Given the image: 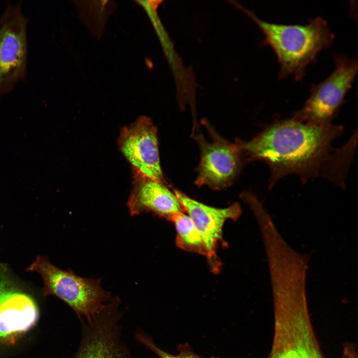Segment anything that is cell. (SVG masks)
<instances>
[{"mask_svg": "<svg viewBox=\"0 0 358 358\" xmlns=\"http://www.w3.org/2000/svg\"><path fill=\"white\" fill-rule=\"evenodd\" d=\"M39 274L45 296L53 295L66 303L79 320H89L113 297L103 289L101 279L86 278L64 270L39 256L27 268Z\"/></svg>", "mask_w": 358, "mask_h": 358, "instance_id": "cell-3", "label": "cell"}, {"mask_svg": "<svg viewBox=\"0 0 358 358\" xmlns=\"http://www.w3.org/2000/svg\"><path fill=\"white\" fill-rule=\"evenodd\" d=\"M281 278V279H282V278H283V277H282V278ZM298 279H301V280H302V279H300V278H298ZM279 279H277V280H275V281H273V282H274V281H277V280H279ZM302 280H303V279ZM303 281H304V280H303Z\"/></svg>", "mask_w": 358, "mask_h": 358, "instance_id": "cell-16", "label": "cell"}, {"mask_svg": "<svg viewBox=\"0 0 358 358\" xmlns=\"http://www.w3.org/2000/svg\"><path fill=\"white\" fill-rule=\"evenodd\" d=\"M177 232V244L181 249L207 256V251L202 237L189 216L180 212L171 219Z\"/></svg>", "mask_w": 358, "mask_h": 358, "instance_id": "cell-13", "label": "cell"}, {"mask_svg": "<svg viewBox=\"0 0 358 358\" xmlns=\"http://www.w3.org/2000/svg\"><path fill=\"white\" fill-rule=\"evenodd\" d=\"M343 131L341 125H308L291 118L275 121L249 141L236 143L247 160L268 166L270 188L289 175L298 176L303 183L321 177L344 187L357 136L334 148L333 142Z\"/></svg>", "mask_w": 358, "mask_h": 358, "instance_id": "cell-1", "label": "cell"}, {"mask_svg": "<svg viewBox=\"0 0 358 358\" xmlns=\"http://www.w3.org/2000/svg\"><path fill=\"white\" fill-rule=\"evenodd\" d=\"M133 183L127 201L130 215L151 212L158 217L171 220L183 209L175 193L164 181L152 179L133 172Z\"/></svg>", "mask_w": 358, "mask_h": 358, "instance_id": "cell-10", "label": "cell"}, {"mask_svg": "<svg viewBox=\"0 0 358 358\" xmlns=\"http://www.w3.org/2000/svg\"><path fill=\"white\" fill-rule=\"evenodd\" d=\"M39 318L34 298L0 263V346L15 344L35 326Z\"/></svg>", "mask_w": 358, "mask_h": 358, "instance_id": "cell-6", "label": "cell"}, {"mask_svg": "<svg viewBox=\"0 0 358 358\" xmlns=\"http://www.w3.org/2000/svg\"><path fill=\"white\" fill-rule=\"evenodd\" d=\"M207 127L209 140L201 134L196 138L201 159L195 182L198 185L221 189L230 185L238 175L243 154L237 143H230Z\"/></svg>", "mask_w": 358, "mask_h": 358, "instance_id": "cell-8", "label": "cell"}, {"mask_svg": "<svg viewBox=\"0 0 358 358\" xmlns=\"http://www.w3.org/2000/svg\"><path fill=\"white\" fill-rule=\"evenodd\" d=\"M28 20L22 11L21 2H8L0 17V96L25 78Z\"/></svg>", "mask_w": 358, "mask_h": 358, "instance_id": "cell-7", "label": "cell"}, {"mask_svg": "<svg viewBox=\"0 0 358 358\" xmlns=\"http://www.w3.org/2000/svg\"><path fill=\"white\" fill-rule=\"evenodd\" d=\"M183 211L189 216L204 242L207 257L211 261L215 260L216 248L222 239L223 228L228 219H237L241 213L238 203L223 208H216L203 204L175 190Z\"/></svg>", "mask_w": 358, "mask_h": 358, "instance_id": "cell-11", "label": "cell"}, {"mask_svg": "<svg viewBox=\"0 0 358 358\" xmlns=\"http://www.w3.org/2000/svg\"><path fill=\"white\" fill-rule=\"evenodd\" d=\"M230 2L249 17L264 34L263 44L269 46L277 58L280 79L293 76L295 80H302L308 65L333 42L334 34L321 17L311 19L305 24L272 23L262 20L236 1Z\"/></svg>", "mask_w": 358, "mask_h": 358, "instance_id": "cell-2", "label": "cell"}, {"mask_svg": "<svg viewBox=\"0 0 358 358\" xmlns=\"http://www.w3.org/2000/svg\"><path fill=\"white\" fill-rule=\"evenodd\" d=\"M153 24L174 76L179 102L182 106L186 103L193 105L196 87L194 74L190 68L184 66L160 20Z\"/></svg>", "mask_w": 358, "mask_h": 358, "instance_id": "cell-12", "label": "cell"}, {"mask_svg": "<svg viewBox=\"0 0 358 358\" xmlns=\"http://www.w3.org/2000/svg\"><path fill=\"white\" fill-rule=\"evenodd\" d=\"M118 144L133 172L164 181L157 130L151 119L142 116L124 127L120 131Z\"/></svg>", "mask_w": 358, "mask_h": 358, "instance_id": "cell-9", "label": "cell"}, {"mask_svg": "<svg viewBox=\"0 0 358 358\" xmlns=\"http://www.w3.org/2000/svg\"><path fill=\"white\" fill-rule=\"evenodd\" d=\"M285 277H286V275H285ZM281 278H282V277H283V276H280V278H281ZM299 278H300V279H303V280H304V278H302V277H299ZM280 279V278H276V279H275L273 280V281H275V280H277V279Z\"/></svg>", "mask_w": 358, "mask_h": 358, "instance_id": "cell-15", "label": "cell"}, {"mask_svg": "<svg viewBox=\"0 0 358 358\" xmlns=\"http://www.w3.org/2000/svg\"><path fill=\"white\" fill-rule=\"evenodd\" d=\"M121 303L113 297L89 320H80V342L72 358H133L122 335Z\"/></svg>", "mask_w": 358, "mask_h": 358, "instance_id": "cell-5", "label": "cell"}, {"mask_svg": "<svg viewBox=\"0 0 358 358\" xmlns=\"http://www.w3.org/2000/svg\"><path fill=\"white\" fill-rule=\"evenodd\" d=\"M335 69L325 80L313 85L303 107L292 118L301 123L327 126L337 115L358 73V61L345 55L335 56Z\"/></svg>", "mask_w": 358, "mask_h": 358, "instance_id": "cell-4", "label": "cell"}, {"mask_svg": "<svg viewBox=\"0 0 358 358\" xmlns=\"http://www.w3.org/2000/svg\"><path fill=\"white\" fill-rule=\"evenodd\" d=\"M135 340L153 352L159 358H205L195 353L187 345L179 347L178 353L172 354L159 347L143 330L138 329L134 332ZM209 358H218L215 357Z\"/></svg>", "mask_w": 358, "mask_h": 358, "instance_id": "cell-14", "label": "cell"}]
</instances>
